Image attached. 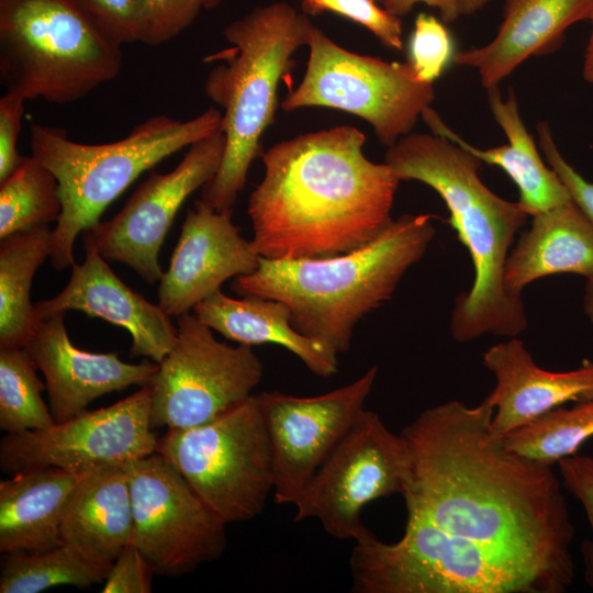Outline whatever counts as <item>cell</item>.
Returning a JSON list of instances; mask_svg holds the SVG:
<instances>
[{
	"mask_svg": "<svg viewBox=\"0 0 593 593\" xmlns=\"http://www.w3.org/2000/svg\"><path fill=\"white\" fill-rule=\"evenodd\" d=\"M494 409L452 400L418 414L400 433L412 465L407 517L474 540L547 575L574 580V527L552 466L510 450L491 429Z\"/></svg>",
	"mask_w": 593,
	"mask_h": 593,
	"instance_id": "6da1fadb",
	"label": "cell"
},
{
	"mask_svg": "<svg viewBox=\"0 0 593 593\" xmlns=\"http://www.w3.org/2000/svg\"><path fill=\"white\" fill-rule=\"evenodd\" d=\"M342 125L295 136L261 154L262 180L248 215L255 251L269 260L323 259L357 250L393 222L400 180Z\"/></svg>",
	"mask_w": 593,
	"mask_h": 593,
	"instance_id": "7a4b0ae2",
	"label": "cell"
},
{
	"mask_svg": "<svg viewBox=\"0 0 593 593\" xmlns=\"http://www.w3.org/2000/svg\"><path fill=\"white\" fill-rule=\"evenodd\" d=\"M384 163L395 177L433 188L449 211V224L467 248L473 283L455 300L450 332L468 343L482 335L516 337L527 327L521 296L504 286V268L528 213L517 202L499 197L479 177L482 161L436 133H410L388 147Z\"/></svg>",
	"mask_w": 593,
	"mask_h": 593,
	"instance_id": "3957f363",
	"label": "cell"
},
{
	"mask_svg": "<svg viewBox=\"0 0 593 593\" xmlns=\"http://www.w3.org/2000/svg\"><path fill=\"white\" fill-rule=\"evenodd\" d=\"M434 217L401 215L370 244L331 258H260L259 267L234 278L231 289L240 296L283 302L299 333L344 354L358 322L390 300L424 256L435 236Z\"/></svg>",
	"mask_w": 593,
	"mask_h": 593,
	"instance_id": "277c9868",
	"label": "cell"
},
{
	"mask_svg": "<svg viewBox=\"0 0 593 593\" xmlns=\"http://www.w3.org/2000/svg\"><path fill=\"white\" fill-rule=\"evenodd\" d=\"M313 29L307 14L287 2L257 7L225 27L230 47L204 58L216 63L204 92L223 110L220 130L225 136L220 168L201 192L215 211L233 210L245 188L251 163L262 154L261 136L275 120L279 81Z\"/></svg>",
	"mask_w": 593,
	"mask_h": 593,
	"instance_id": "5b68a950",
	"label": "cell"
},
{
	"mask_svg": "<svg viewBox=\"0 0 593 593\" xmlns=\"http://www.w3.org/2000/svg\"><path fill=\"white\" fill-rule=\"evenodd\" d=\"M221 122L222 112L214 108L186 121L159 114L107 144H81L59 127L33 123L32 156L55 175L63 202L53 230V267L64 270L75 264L77 236L94 227L105 209L144 171L219 132Z\"/></svg>",
	"mask_w": 593,
	"mask_h": 593,
	"instance_id": "8992f818",
	"label": "cell"
},
{
	"mask_svg": "<svg viewBox=\"0 0 593 593\" xmlns=\"http://www.w3.org/2000/svg\"><path fill=\"white\" fill-rule=\"evenodd\" d=\"M123 55L76 0H0L5 92L76 102L119 76Z\"/></svg>",
	"mask_w": 593,
	"mask_h": 593,
	"instance_id": "52a82bcc",
	"label": "cell"
},
{
	"mask_svg": "<svg viewBox=\"0 0 593 593\" xmlns=\"http://www.w3.org/2000/svg\"><path fill=\"white\" fill-rule=\"evenodd\" d=\"M349 566L356 593H560L522 561L413 518L394 542H356Z\"/></svg>",
	"mask_w": 593,
	"mask_h": 593,
	"instance_id": "ba28073f",
	"label": "cell"
},
{
	"mask_svg": "<svg viewBox=\"0 0 593 593\" xmlns=\"http://www.w3.org/2000/svg\"><path fill=\"white\" fill-rule=\"evenodd\" d=\"M224 524L247 522L273 492V460L257 394L215 419L167 429L157 450Z\"/></svg>",
	"mask_w": 593,
	"mask_h": 593,
	"instance_id": "9c48e42d",
	"label": "cell"
},
{
	"mask_svg": "<svg viewBox=\"0 0 593 593\" xmlns=\"http://www.w3.org/2000/svg\"><path fill=\"white\" fill-rule=\"evenodd\" d=\"M309 60L299 86L281 108L293 111L325 107L367 121L380 143L393 146L412 133L435 99L433 83L416 78L411 67L349 52L314 26Z\"/></svg>",
	"mask_w": 593,
	"mask_h": 593,
	"instance_id": "30bf717a",
	"label": "cell"
},
{
	"mask_svg": "<svg viewBox=\"0 0 593 593\" xmlns=\"http://www.w3.org/2000/svg\"><path fill=\"white\" fill-rule=\"evenodd\" d=\"M177 338L152 381L153 428L209 423L248 400L264 376L251 346L217 340L190 312L177 316Z\"/></svg>",
	"mask_w": 593,
	"mask_h": 593,
	"instance_id": "8fae6325",
	"label": "cell"
},
{
	"mask_svg": "<svg viewBox=\"0 0 593 593\" xmlns=\"http://www.w3.org/2000/svg\"><path fill=\"white\" fill-rule=\"evenodd\" d=\"M411 473L401 434L365 410L294 504V519L314 518L334 538L361 541L372 534L361 522L362 508L380 497L403 495Z\"/></svg>",
	"mask_w": 593,
	"mask_h": 593,
	"instance_id": "7c38bea8",
	"label": "cell"
},
{
	"mask_svg": "<svg viewBox=\"0 0 593 593\" xmlns=\"http://www.w3.org/2000/svg\"><path fill=\"white\" fill-rule=\"evenodd\" d=\"M128 473L132 544L155 574L178 578L223 553L226 524L163 455L156 451L128 462Z\"/></svg>",
	"mask_w": 593,
	"mask_h": 593,
	"instance_id": "4fadbf2b",
	"label": "cell"
},
{
	"mask_svg": "<svg viewBox=\"0 0 593 593\" xmlns=\"http://www.w3.org/2000/svg\"><path fill=\"white\" fill-rule=\"evenodd\" d=\"M152 385L147 383L114 404L89 411L45 429L5 434L0 468L7 474L46 467L87 472L130 462L156 452L150 423Z\"/></svg>",
	"mask_w": 593,
	"mask_h": 593,
	"instance_id": "5bb4252c",
	"label": "cell"
},
{
	"mask_svg": "<svg viewBox=\"0 0 593 593\" xmlns=\"http://www.w3.org/2000/svg\"><path fill=\"white\" fill-rule=\"evenodd\" d=\"M372 366L360 378L314 396L280 391L258 393L273 460V499L295 504L303 491L366 410L365 403L377 379Z\"/></svg>",
	"mask_w": 593,
	"mask_h": 593,
	"instance_id": "9a60e30c",
	"label": "cell"
},
{
	"mask_svg": "<svg viewBox=\"0 0 593 593\" xmlns=\"http://www.w3.org/2000/svg\"><path fill=\"white\" fill-rule=\"evenodd\" d=\"M225 149L221 130L195 142L167 172H150L112 219L83 232V244L100 255L132 268L147 283L160 280L158 254L186 199L213 178Z\"/></svg>",
	"mask_w": 593,
	"mask_h": 593,
	"instance_id": "2e32d148",
	"label": "cell"
},
{
	"mask_svg": "<svg viewBox=\"0 0 593 593\" xmlns=\"http://www.w3.org/2000/svg\"><path fill=\"white\" fill-rule=\"evenodd\" d=\"M233 210L215 211L201 199L187 211L168 269L159 280L158 305L180 316L221 290L228 279L254 272L260 256L232 222Z\"/></svg>",
	"mask_w": 593,
	"mask_h": 593,
	"instance_id": "e0dca14e",
	"label": "cell"
},
{
	"mask_svg": "<svg viewBox=\"0 0 593 593\" xmlns=\"http://www.w3.org/2000/svg\"><path fill=\"white\" fill-rule=\"evenodd\" d=\"M83 248L85 260L71 266L65 288L34 304L38 322L69 310L81 311L125 328L132 336V357L161 362L177 338L170 316L126 286L92 245L83 244Z\"/></svg>",
	"mask_w": 593,
	"mask_h": 593,
	"instance_id": "ac0fdd59",
	"label": "cell"
},
{
	"mask_svg": "<svg viewBox=\"0 0 593 593\" xmlns=\"http://www.w3.org/2000/svg\"><path fill=\"white\" fill-rule=\"evenodd\" d=\"M25 349L45 378L55 423L80 414L104 394L149 383L158 369L155 361L127 363L118 353L77 348L68 336L65 313L42 320Z\"/></svg>",
	"mask_w": 593,
	"mask_h": 593,
	"instance_id": "d6986e66",
	"label": "cell"
},
{
	"mask_svg": "<svg viewBox=\"0 0 593 593\" xmlns=\"http://www.w3.org/2000/svg\"><path fill=\"white\" fill-rule=\"evenodd\" d=\"M495 387L485 396L493 406L492 433L504 438L564 404L593 399V361L569 371L539 367L524 343L511 337L483 354Z\"/></svg>",
	"mask_w": 593,
	"mask_h": 593,
	"instance_id": "ffe728a7",
	"label": "cell"
},
{
	"mask_svg": "<svg viewBox=\"0 0 593 593\" xmlns=\"http://www.w3.org/2000/svg\"><path fill=\"white\" fill-rule=\"evenodd\" d=\"M592 14L593 0H504L495 36L481 47L458 52L452 61L474 68L485 90L499 87L529 57L560 46L567 29Z\"/></svg>",
	"mask_w": 593,
	"mask_h": 593,
	"instance_id": "44dd1931",
	"label": "cell"
},
{
	"mask_svg": "<svg viewBox=\"0 0 593 593\" xmlns=\"http://www.w3.org/2000/svg\"><path fill=\"white\" fill-rule=\"evenodd\" d=\"M132 535L128 462L109 463L86 472L65 510L63 544L89 563L109 570L132 542Z\"/></svg>",
	"mask_w": 593,
	"mask_h": 593,
	"instance_id": "7402d4cb",
	"label": "cell"
},
{
	"mask_svg": "<svg viewBox=\"0 0 593 593\" xmlns=\"http://www.w3.org/2000/svg\"><path fill=\"white\" fill-rule=\"evenodd\" d=\"M490 111L506 135L507 143L481 149L455 133L430 107L421 119L433 133L439 134L477 156L482 163L501 168L516 184L518 203L534 216L571 200L570 193L557 172L547 166L522 119L513 91L503 98L499 87L486 90Z\"/></svg>",
	"mask_w": 593,
	"mask_h": 593,
	"instance_id": "603a6c76",
	"label": "cell"
},
{
	"mask_svg": "<svg viewBox=\"0 0 593 593\" xmlns=\"http://www.w3.org/2000/svg\"><path fill=\"white\" fill-rule=\"evenodd\" d=\"M85 473L46 467L0 481V552H36L61 545L65 510Z\"/></svg>",
	"mask_w": 593,
	"mask_h": 593,
	"instance_id": "cb8c5ba5",
	"label": "cell"
},
{
	"mask_svg": "<svg viewBox=\"0 0 593 593\" xmlns=\"http://www.w3.org/2000/svg\"><path fill=\"white\" fill-rule=\"evenodd\" d=\"M557 273L593 278V223L572 199L533 216L508 254L503 280L521 296L530 282Z\"/></svg>",
	"mask_w": 593,
	"mask_h": 593,
	"instance_id": "d4e9b609",
	"label": "cell"
},
{
	"mask_svg": "<svg viewBox=\"0 0 593 593\" xmlns=\"http://www.w3.org/2000/svg\"><path fill=\"white\" fill-rule=\"evenodd\" d=\"M195 316L226 339L242 345L275 344L295 355L321 378L338 370V355L315 339L299 333L291 323V312L279 300L245 295L230 298L221 290L193 307Z\"/></svg>",
	"mask_w": 593,
	"mask_h": 593,
	"instance_id": "484cf974",
	"label": "cell"
},
{
	"mask_svg": "<svg viewBox=\"0 0 593 593\" xmlns=\"http://www.w3.org/2000/svg\"><path fill=\"white\" fill-rule=\"evenodd\" d=\"M48 225L11 234L0 243V348H25L38 322L31 302L37 268L51 256Z\"/></svg>",
	"mask_w": 593,
	"mask_h": 593,
	"instance_id": "4316f807",
	"label": "cell"
},
{
	"mask_svg": "<svg viewBox=\"0 0 593 593\" xmlns=\"http://www.w3.org/2000/svg\"><path fill=\"white\" fill-rule=\"evenodd\" d=\"M61 211L57 178L32 155L0 182V239L57 222Z\"/></svg>",
	"mask_w": 593,
	"mask_h": 593,
	"instance_id": "83f0119b",
	"label": "cell"
},
{
	"mask_svg": "<svg viewBox=\"0 0 593 593\" xmlns=\"http://www.w3.org/2000/svg\"><path fill=\"white\" fill-rule=\"evenodd\" d=\"M108 571L65 544L44 551L2 553L0 592L38 593L59 585L86 589L103 582Z\"/></svg>",
	"mask_w": 593,
	"mask_h": 593,
	"instance_id": "f1b7e54d",
	"label": "cell"
},
{
	"mask_svg": "<svg viewBox=\"0 0 593 593\" xmlns=\"http://www.w3.org/2000/svg\"><path fill=\"white\" fill-rule=\"evenodd\" d=\"M592 438L593 399L559 406L503 439L510 450L553 466Z\"/></svg>",
	"mask_w": 593,
	"mask_h": 593,
	"instance_id": "f546056e",
	"label": "cell"
},
{
	"mask_svg": "<svg viewBox=\"0 0 593 593\" xmlns=\"http://www.w3.org/2000/svg\"><path fill=\"white\" fill-rule=\"evenodd\" d=\"M25 348H0V429L7 434L45 429L55 424L42 392L45 383Z\"/></svg>",
	"mask_w": 593,
	"mask_h": 593,
	"instance_id": "4dcf8cb0",
	"label": "cell"
},
{
	"mask_svg": "<svg viewBox=\"0 0 593 593\" xmlns=\"http://www.w3.org/2000/svg\"><path fill=\"white\" fill-rule=\"evenodd\" d=\"M452 37L441 20L419 13L409 41L407 65L417 79L433 83L454 59Z\"/></svg>",
	"mask_w": 593,
	"mask_h": 593,
	"instance_id": "1f68e13d",
	"label": "cell"
},
{
	"mask_svg": "<svg viewBox=\"0 0 593 593\" xmlns=\"http://www.w3.org/2000/svg\"><path fill=\"white\" fill-rule=\"evenodd\" d=\"M376 0H302L305 14L333 12L370 31L385 47L403 48L401 18L390 13Z\"/></svg>",
	"mask_w": 593,
	"mask_h": 593,
	"instance_id": "d6a6232c",
	"label": "cell"
},
{
	"mask_svg": "<svg viewBox=\"0 0 593 593\" xmlns=\"http://www.w3.org/2000/svg\"><path fill=\"white\" fill-rule=\"evenodd\" d=\"M114 45L141 42L145 0H76Z\"/></svg>",
	"mask_w": 593,
	"mask_h": 593,
	"instance_id": "836d02e7",
	"label": "cell"
},
{
	"mask_svg": "<svg viewBox=\"0 0 593 593\" xmlns=\"http://www.w3.org/2000/svg\"><path fill=\"white\" fill-rule=\"evenodd\" d=\"M563 489L582 505L592 537L581 545L583 578L593 590V455L578 452L561 458L557 463Z\"/></svg>",
	"mask_w": 593,
	"mask_h": 593,
	"instance_id": "e575fe53",
	"label": "cell"
},
{
	"mask_svg": "<svg viewBox=\"0 0 593 593\" xmlns=\"http://www.w3.org/2000/svg\"><path fill=\"white\" fill-rule=\"evenodd\" d=\"M205 0H145L141 42L161 45L189 27Z\"/></svg>",
	"mask_w": 593,
	"mask_h": 593,
	"instance_id": "d590c367",
	"label": "cell"
},
{
	"mask_svg": "<svg viewBox=\"0 0 593 593\" xmlns=\"http://www.w3.org/2000/svg\"><path fill=\"white\" fill-rule=\"evenodd\" d=\"M155 571L132 542L126 545L110 567L102 593H149Z\"/></svg>",
	"mask_w": 593,
	"mask_h": 593,
	"instance_id": "8d00e7d4",
	"label": "cell"
},
{
	"mask_svg": "<svg viewBox=\"0 0 593 593\" xmlns=\"http://www.w3.org/2000/svg\"><path fill=\"white\" fill-rule=\"evenodd\" d=\"M538 148L548 165L557 172L571 199L593 223V183L585 180L562 156L546 121L537 126Z\"/></svg>",
	"mask_w": 593,
	"mask_h": 593,
	"instance_id": "74e56055",
	"label": "cell"
},
{
	"mask_svg": "<svg viewBox=\"0 0 593 593\" xmlns=\"http://www.w3.org/2000/svg\"><path fill=\"white\" fill-rule=\"evenodd\" d=\"M22 96L5 92L0 99V182L5 180L21 164L16 143L22 127L24 103Z\"/></svg>",
	"mask_w": 593,
	"mask_h": 593,
	"instance_id": "f35d334b",
	"label": "cell"
},
{
	"mask_svg": "<svg viewBox=\"0 0 593 593\" xmlns=\"http://www.w3.org/2000/svg\"><path fill=\"white\" fill-rule=\"evenodd\" d=\"M380 3L387 11L399 18L410 13L417 3H425L437 9L444 23H452L460 16L456 0H380Z\"/></svg>",
	"mask_w": 593,
	"mask_h": 593,
	"instance_id": "ab89813d",
	"label": "cell"
},
{
	"mask_svg": "<svg viewBox=\"0 0 593 593\" xmlns=\"http://www.w3.org/2000/svg\"><path fill=\"white\" fill-rule=\"evenodd\" d=\"M590 21L592 23V32L584 55L583 77L588 82L593 85V14Z\"/></svg>",
	"mask_w": 593,
	"mask_h": 593,
	"instance_id": "60d3db41",
	"label": "cell"
},
{
	"mask_svg": "<svg viewBox=\"0 0 593 593\" xmlns=\"http://www.w3.org/2000/svg\"><path fill=\"white\" fill-rule=\"evenodd\" d=\"M491 0H456L460 15H471L482 10Z\"/></svg>",
	"mask_w": 593,
	"mask_h": 593,
	"instance_id": "b9f144b4",
	"label": "cell"
},
{
	"mask_svg": "<svg viewBox=\"0 0 593 593\" xmlns=\"http://www.w3.org/2000/svg\"><path fill=\"white\" fill-rule=\"evenodd\" d=\"M585 314L593 323V278L588 279L583 299Z\"/></svg>",
	"mask_w": 593,
	"mask_h": 593,
	"instance_id": "7bdbcfd3",
	"label": "cell"
},
{
	"mask_svg": "<svg viewBox=\"0 0 593 593\" xmlns=\"http://www.w3.org/2000/svg\"><path fill=\"white\" fill-rule=\"evenodd\" d=\"M221 2V0H205L204 1V8H215L219 3Z\"/></svg>",
	"mask_w": 593,
	"mask_h": 593,
	"instance_id": "ee69618b",
	"label": "cell"
},
{
	"mask_svg": "<svg viewBox=\"0 0 593 593\" xmlns=\"http://www.w3.org/2000/svg\"><path fill=\"white\" fill-rule=\"evenodd\" d=\"M376 1H378L380 3V0H376Z\"/></svg>",
	"mask_w": 593,
	"mask_h": 593,
	"instance_id": "f6af8a7d",
	"label": "cell"
}]
</instances>
